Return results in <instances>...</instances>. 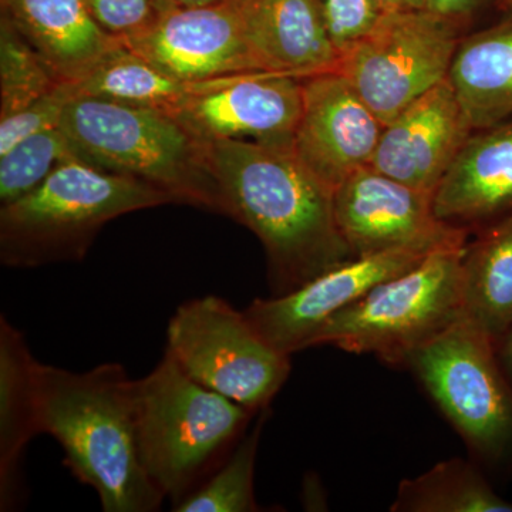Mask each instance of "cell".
<instances>
[{
	"instance_id": "5",
	"label": "cell",
	"mask_w": 512,
	"mask_h": 512,
	"mask_svg": "<svg viewBox=\"0 0 512 512\" xmlns=\"http://www.w3.org/2000/svg\"><path fill=\"white\" fill-rule=\"evenodd\" d=\"M59 127L80 160L156 185L178 204L224 214L207 143L167 111L77 96Z\"/></svg>"
},
{
	"instance_id": "3",
	"label": "cell",
	"mask_w": 512,
	"mask_h": 512,
	"mask_svg": "<svg viewBox=\"0 0 512 512\" xmlns=\"http://www.w3.org/2000/svg\"><path fill=\"white\" fill-rule=\"evenodd\" d=\"M174 202L156 185L70 158L36 190L2 205L0 259L9 268L79 261L110 221Z\"/></svg>"
},
{
	"instance_id": "1",
	"label": "cell",
	"mask_w": 512,
	"mask_h": 512,
	"mask_svg": "<svg viewBox=\"0 0 512 512\" xmlns=\"http://www.w3.org/2000/svg\"><path fill=\"white\" fill-rule=\"evenodd\" d=\"M224 214L251 229L268 256L272 296L353 258L333 215V192L299 161L292 144L207 143Z\"/></svg>"
},
{
	"instance_id": "13",
	"label": "cell",
	"mask_w": 512,
	"mask_h": 512,
	"mask_svg": "<svg viewBox=\"0 0 512 512\" xmlns=\"http://www.w3.org/2000/svg\"><path fill=\"white\" fill-rule=\"evenodd\" d=\"M302 113V79L239 74L198 82L168 111L202 143L251 140L292 144Z\"/></svg>"
},
{
	"instance_id": "8",
	"label": "cell",
	"mask_w": 512,
	"mask_h": 512,
	"mask_svg": "<svg viewBox=\"0 0 512 512\" xmlns=\"http://www.w3.org/2000/svg\"><path fill=\"white\" fill-rule=\"evenodd\" d=\"M460 23L426 8L383 13L375 28L340 55L336 72L386 127L447 79Z\"/></svg>"
},
{
	"instance_id": "25",
	"label": "cell",
	"mask_w": 512,
	"mask_h": 512,
	"mask_svg": "<svg viewBox=\"0 0 512 512\" xmlns=\"http://www.w3.org/2000/svg\"><path fill=\"white\" fill-rule=\"evenodd\" d=\"M60 84L28 40L0 18V117L26 109Z\"/></svg>"
},
{
	"instance_id": "9",
	"label": "cell",
	"mask_w": 512,
	"mask_h": 512,
	"mask_svg": "<svg viewBox=\"0 0 512 512\" xmlns=\"http://www.w3.org/2000/svg\"><path fill=\"white\" fill-rule=\"evenodd\" d=\"M464 441L480 456L500 457L512 441V392L497 343L461 318L424 343L406 366Z\"/></svg>"
},
{
	"instance_id": "10",
	"label": "cell",
	"mask_w": 512,
	"mask_h": 512,
	"mask_svg": "<svg viewBox=\"0 0 512 512\" xmlns=\"http://www.w3.org/2000/svg\"><path fill=\"white\" fill-rule=\"evenodd\" d=\"M436 249L403 247L353 256L291 292L255 299L245 315L269 345L292 356L309 349L313 336L336 313L387 279L409 271Z\"/></svg>"
},
{
	"instance_id": "27",
	"label": "cell",
	"mask_w": 512,
	"mask_h": 512,
	"mask_svg": "<svg viewBox=\"0 0 512 512\" xmlns=\"http://www.w3.org/2000/svg\"><path fill=\"white\" fill-rule=\"evenodd\" d=\"M76 97L73 84L63 83L18 113L0 119V156L25 138L59 127L67 104Z\"/></svg>"
},
{
	"instance_id": "22",
	"label": "cell",
	"mask_w": 512,
	"mask_h": 512,
	"mask_svg": "<svg viewBox=\"0 0 512 512\" xmlns=\"http://www.w3.org/2000/svg\"><path fill=\"white\" fill-rule=\"evenodd\" d=\"M197 83L181 82L121 42L92 72L73 84L76 97L114 101L134 107L171 111L194 92Z\"/></svg>"
},
{
	"instance_id": "14",
	"label": "cell",
	"mask_w": 512,
	"mask_h": 512,
	"mask_svg": "<svg viewBox=\"0 0 512 512\" xmlns=\"http://www.w3.org/2000/svg\"><path fill=\"white\" fill-rule=\"evenodd\" d=\"M383 128L342 74L302 79V113L292 148L330 191L372 163Z\"/></svg>"
},
{
	"instance_id": "7",
	"label": "cell",
	"mask_w": 512,
	"mask_h": 512,
	"mask_svg": "<svg viewBox=\"0 0 512 512\" xmlns=\"http://www.w3.org/2000/svg\"><path fill=\"white\" fill-rule=\"evenodd\" d=\"M165 353L208 389L256 414L291 375V356L279 352L225 299L208 295L178 306L167 326Z\"/></svg>"
},
{
	"instance_id": "26",
	"label": "cell",
	"mask_w": 512,
	"mask_h": 512,
	"mask_svg": "<svg viewBox=\"0 0 512 512\" xmlns=\"http://www.w3.org/2000/svg\"><path fill=\"white\" fill-rule=\"evenodd\" d=\"M74 157L72 144L60 127L20 141L0 156V202L8 205L25 197Z\"/></svg>"
},
{
	"instance_id": "34",
	"label": "cell",
	"mask_w": 512,
	"mask_h": 512,
	"mask_svg": "<svg viewBox=\"0 0 512 512\" xmlns=\"http://www.w3.org/2000/svg\"><path fill=\"white\" fill-rule=\"evenodd\" d=\"M500 3L504 8H512V0H500Z\"/></svg>"
},
{
	"instance_id": "32",
	"label": "cell",
	"mask_w": 512,
	"mask_h": 512,
	"mask_svg": "<svg viewBox=\"0 0 512 512\" xmlns=\"http://www.w3.org/2000/svg\"><path fill=\"white\" fill-rule=\"evenodd\" d=\"M497 348H500V357L505 373H507L512 380V326L501 336L500 340H498Z\"/></svg>"
},
{
	"instance_id": "12",
	"label": "cell",
	"mask_w": 512,
	"mask_h": 512,
	"mask_svg": "<svg viewBox=\"0 0 512 512\" xmlns=\"http://www.w3.org/2000/svg\"><path fill=\"white\" fill-rule=\"evenodd\" d=\"M333 215L353 255L403 247L441 248L467 241L466 229L437 218L433 194L375 168H360L333 192Z\"/></svg>"
},
{
	"instance_id": "4",
	"label": "cell",
	"mask_w": 512,
	"mask_h": 512,
	"mask_svg": "<svg viewBox=\"0 0 512 512\" xmlns=\"http://www.w3.org/2000/svg\"><path fill=\"white\" fill-rule=\"evenodd\" d=\"M133 394L141 463L173 507L211 476L256 416L192 379L165 352L134 380Z\"/></svg>"
},
{
	"instance_id": "17",
	"label": "cell",
	"mask_w": 512,
	"mask_h": 512,
	"mask_svg": "<svg viewBox=\"0 0 512 512\" xmlns=\"http://www.w3.org/2000/svg\"><path fill=\"white\" fill-rule=\"evenodd\" d=\"M433 208L440 221L466 231L511 214L512 123L468 138L437 185Z\"/></svg>"
},
{
	"instance_id": "21",
	"label": "cell",
	"mask_w": 512,
	"mask_h": 512,
	"mask_svg": "<svg viewBox=\"0 0 512 512\" xmlns=\"http://www.w3.org/2000/svg\"><path fill=\"white\" fill-rule=\"evenodd\" d=\"M463 318L495 343L512 326V212L467 244L461 278Z\"/></svg>"
},
{
	"instance_id": "18",
	"label": "cell",
	"mask_w": 512,
	"mask_h": 512,
	"mask_svg": "<svg viewBox=\"0 0 512 512\" xmlns=\"http://www.w3.org/2000/svg\"><path fill=\"white\" fill-rule=\"evenodd\" d=\"M2 16L60 83L76 84L121 40L100 28L87 0H0Z\"/></svg>"
},
{
	"instance_id": "20",
	"label": "cell",
	"mask_w": 512,
	"mask_h": 512,
	"mask_svg": "<svg viewBox=\"0 0 512 512\" xmlns=\"http://www.w3.org/2000/svg\"><path fill=\"white\" fill-rule=\"evenodd\" d=\"M447 79L471 130L511 116L512 19L460 42Z\"/></svg>"
},
{
	"instance_id": "19",
	"label": "cell",
	"mask_w": 512,
	"mask_h": 512,
	"mask_svg": "<svg viewBox=\"0 0 512 512\" xmlns=\"http://www.w3.org/2000/svg\"><path fill=\"white\" fill-rule=\"evenodd\" d=\"M25 336L0 316V510H16L22 498V460L40 434L36 367Z\"/></svg>"
},
{
	"instance_id": "31",
	"label": "cell",
	"mask_w": 512,
	"mask_h": 512,
	"mask_svg": "<svg viewBox=\"0 0 512 512\" xmlns=\"http://www.w3.org/2000/svg\"><path fill=\"white\" fill-rule=\"evenodd\" d=\"M380 13L400 12V10L423 9L426 0H375Z\"/></svg>"
},
{
	"instance_id": "28",
	"label": "cell",
	"mask_w": 512,
	"mask_h": 512,
	"mask_svg": "<svg viewBox=\"0 0 512 512\" xmlns=\"http://www.w3.org/2000/svg\"><path fill=\"white\" fill-rule=\"evenodd\" d=\"M323 12L339 55L375 28L382 15L375 0H323Z\"/></svg>"
},
{
	"instance_id": "2",
	"label": "cell",
	"mask_w": 512,
	"mask_h": 512,
	"mask_svg": "<svg viewBox=\"0 0 512 512\" xmlns=\"http://www.w3.org/2000/svg\"><path fill=\"white\" fill-rule=\"evenodd\" d=\"M134 380L119 363L72 372L36 367L40 434L60 444L64 464L106 512H153L165 500L138 451Z\"/></svg>"
},
{
	"instance_id": "15",
	"label": "cell",
	"mask_w": 512,
	"mask_h": 512,
	"mask_svg": "<svg viewBox=\"0 0 512 512\" xmlns=\"http://www.w3.org/2000/svg\"><path fill=\"white\" fill-rule=\"evenodd\" d=\"M471 131L446 79L383 128L370 167L434 194Z\"/></svg>"
},
{
	"instance_id": "30",
	"label": "cell",
	"mask_w": 512,
	"mask_h": 512,
	"mask_svg": "<svg viewBox=\"0 0 512 512\" xmlns=\"http://www.w3.org/2000/svg\"><path fill=\"white\" fill-rule=\"evenodd\" d=\"M483 0H426L424 8L433 10L447 18L463 20L473 13Z\"/></svg>"
},
{
	"instance_id": "16",
	"label": "cell",
	"mask_w": 512,
	"mask_h": 512,
	"mask_svg": "<svg viewBox=\"0 0 512 512\" xmlns=\"http://www.w3.org/2000/svg\"><path fill=\"white\" fill-rule=\"evenodd\" d=\"M249 46L262 72L305 77L336 72L323 0H238Z\"/></svg>"
},
{
	"instance_id": "29",
	"label": "cell",
	"mask_w": 512,
	"mask_h": 512,
	"mask_svg": "<svg viewBox=\"0 0 512 512\" xmlns=\"http://www.w3.org/2000/svg\"><path fill=\"white\" fill-rule=\"evenodd\" d=\"M100 28L117 39L136 35L157 18L158 0H87Z\"/></svg>"
},
{
	"instance_id": "33",
	"label": "cell",
	"mask_w": 512,
	"mask_h": 512,
	"mask_svg": "<svg viewBox=\"0 0 512 512\" xmlns=\"http://www.w3.org/2000/svg\"><path fill=\"white\" fill-rule=\"evenodd\" d=\"M222 0H158L160 5L181 6V8H192V6L212 5Z\"/></svg>"
},
{
	"instance_id": "6",
	"label": "cell",
	"mask_w": 512,
	"mask_h": 512,
	"mask_svg": "<svg viewBox=\"0 0 512 512\" xmlns=\"http://www.w3.org/2000/svg\"><path fill=\"white\" fill-rule=\"evenodd\" d=\"M466 249L467 241L436 249L409 271L375 286L325 322L309 348L335 346L406 366L424 343L463 318Z\"/></svg>"
},
{
	"instance_id": "24",
	"label": "cell",
	"mask_w": 512,
	"mask_h": 512,
	"mask_svg": "<svg viewBox=\"0 0 512 512\" xmlns=\"http://www.w3.org/2000/svg\"><path fill=\"white\" fill-rule=\"evenodd\" d=\"M268 417V409L259 417L254 430L241 437L231 456L198 485L184 500L174 505L177 512H255L254 478L256 456L262 427Z\"/></svg>"
},
{
	"instance_id": "11",
	"label": "cell",
	"mask_w": 512,
	"mask_h": 512,
	"mask_svg": "<svg viewBox=\"0 0 512 512\" xmlns=\"http://www.w3.org/2000/svg\"><path fill=\"white\" fill-rule=\"evenodd\" d=\"M121 42L181 82L265 73L249 46L238 0L160 5L150 26Z\"/></svg>"
},
{
	"instance_id": "23",
	"label": "cell",
	"mask_w": 512,
	"mask_h": 512,
	"mask_svg": "<svg viewBox=\"0 0 512 512\" xmlns=\"http://www.w3.org/2000/svg\"><path fill=\"white\" fill-rule=\"evenodd\" d=\"M392 512H512L473 464L463 458L440 461L397 488Z\"/></svg>"
}]
</instances>
